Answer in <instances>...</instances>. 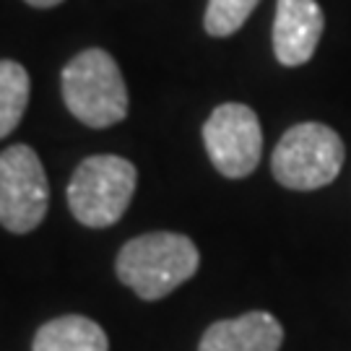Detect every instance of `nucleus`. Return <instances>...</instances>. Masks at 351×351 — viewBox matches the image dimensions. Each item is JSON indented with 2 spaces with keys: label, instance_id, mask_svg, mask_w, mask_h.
I'll use <instances>...</instances> for the list:
<instances>
[{
  "label": "nucleus",
  "instance_id": "1",
  "mask_svg": "<svg viewBox=\"0 0 351 351\" xmlns=\"http://www.w3.org/2000/svg\"><path fill=\"white\" fill-rule=\"evenodd\" d=\"M201 252L195 242L177 232H151L128 239L117 252V278L141 300L156 302L195 276Z\"/></svg>",
  "mask_w": 351,
  "mask_h": 351
},
{
  "label": "nucleus",
  "instance_id": "11",
  "mask_svg": "<svg viewBox=\"0 0 351 351\" xmlns=\"http://www.w3.org/2000/svg\"><path fill=\"white\" fill-rule=\"evenodd\" d=\"M261 0H208L203 26L211 37H229L239 32Z\"/></svg>",
  "mask_w": 351,
  "mask_h": 351
},
{
  "label": "nucleus",
  "instance_id": "7",
  "mask_svg": "<svg viewBox=\"0 0 351 351\" xmlns=\"http://www.w3.org/2000/svg\"><path fill=\"white\" fill-rule=\"evenodd\" d=\"M323 11L317 0H276L274 19V52L287 68L304 65L315 55L323 37Z\"/></svg>",
  "mask_w": 351,
  "mask_h": 351
},
{
  "label": "nucleus",
  "instance_id": "10",
  "mask_svg": "<svg viewBox=\"0 0 351 351\" xmlns=\"http://www.w3.org/2000/svg\"><path fill=\"white\" fill-rule=\"evenodd\" d=\"M29 73L16 60H0V138L21 123L29 104Z\"/></svg>",
  "mask_w": 351,
  "mask_h": 351
},
{
  "label": "nucleus",
  "instance_id": "3",
  "mask_svg": "<svg viewBox=\"0 0 351 351\" xmlns=\"http://www.w3.org/2000/svg\"><path fill=\"white\" fill-rule=\"evenodd\" d=\"M138 172L133 162L114 154L88 156L75 167L68 185V206L75 221L104 229L123 219L133 201Z\"/></svg>",
  "mask_w": 351,
  "mask_h": 351
},
{
  "label": "nucleus",
  "instance_id": "12",
  "mask_svg": "<svg viewBox=\"0 0 351 351\" xmlns=\"http://www.w3.org/2000/svg\"><path fill=\"white\" fill-rule=\"evenodd\" d=\"M29 5H34V8H55V5H60L63 0H24Z\"/></svg>",
  "mask_w": 351,
  "mask_h": 351
},
{
  "label": "nucleus",
  "instance_id": "4",
  "mask_svg": "<svg viewBox=\"0 0 351 351\" xmlns=\"http://www.w3.org/2000/svg\"><path fill=\"white\" fill-rule=\"evenodd\" d=\"M343 167V141L323 123L291 125L271 156L274 177L289 190H317L330 185Z\"/></svg>",
  "mask_w": 351,
  "mask_h": 351
},
{
  "label": "nucleus",
  "instance_id": "9",
  "mask_svg": "<svg viewBox=\"0 0 351 351\" xmlns=\"http://www.w3.org/2000/svg\"><path fill=\"white\" fill-rule=\"evenodd\" d=\"M32 351H110V339L91 317L63 315L39 326Z\"/></svg>",
  "mask_w": 351,
  "mask_h": 351
},
{
  "label": "nucleus",
  "instance_id": "8",
  "mask_svg": "<svg viewBox=\"0 0 351 351\" xmlns=\"http://www.w3.org/2000/svg\"><path fill=\"white\" fill-rule=\"evenodd\" d=\"M284 328L271 313H245L219 320L203 333L198 351H278Z\"/></svg>",
  "mask_w": 351,
  "mask_h": 351
},
{
  "label": "nucleus",
  "instance_id": "5",
  "mask_svg": "<svg viewBox=\"0 0 351 351\" xmlns=\"http://www.w3.org/2000/svg\"><path fill=\"white\" fill-rule=\"evenodd\" d=\"M50 208V185L42 159L26 143L0 154V226L13 234L34 232Z\"/></svg>",
  "mask_w": 351,
  "mask_h": 351
},
{
  "label": "nucleus",
  "instance_id": "2",
  "mask_svg": "<svg viewBox=\"0 0 351 351\" xmlns=\"http://www.w3.org/2000/svg\"><path fill=\"white\" fill-rule=\"evenodd\" d=\"M68 112L88 128H110L128 114V88L110 52L91 47L68 60L60 75Z\"/></svg>",
  "mask_w": 351,
  "mask_h": 351
},
{
  "label": "nucleus",
  "instance_id": "6",
  "mask_svg": "<svg viewBox=\"0 0 351 351\" xmlns=\"http://www.w3.org/2000/svg\"><path fill=\"white\" fill-rule=\"evenodd\" d=\"M203 143L216 172L229 180L247 177L255 172L263 154L261 120L247 104H221L203 125Z\"/></svg>",
  "mask_w": 351,
  "mask_h": 351
}]
</instances>
